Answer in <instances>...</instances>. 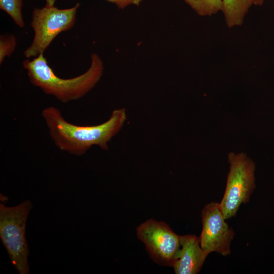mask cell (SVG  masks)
I'll return each mask as SVG.
<instances>
[{"label":"cell","instance_id":"8992f818","mask_svg":"<svg viewBox=\"0 0 274 274\" xmlns=\"http://www.w3.org/2000/svg\"><path fill=\"white\" fill-rule=\"evenodd\" d=\"M136 236L156 263L172 266L180 246V235L175 233L162 221L149 219L140 224Z\"/></svg>","mask_w":274,"mask_h":274},{"label":"cell","instance_id":"5b68a950","mask_svg":"<svg viewBox=\"0 0 274 274\" xmlns=\"http://www.w3.org/2000/svg\"><path fill=\"white\" fill-rule=\"evenodd\" d=\"M80 4L59 9L53 6L35 8L30 24L34 31V38L30 46L24 52L27 58L36 57L43 54L54 39L61 32L72 28Z\"/></svg>","mask_w":274,"mask_h":274},{"label":"cell","instance_id":"4fadbf2b","mask_svg":"<svg viewBox=\"0 0 274 274\" xmlns=\"http://www.w3.org/2000/svg\"><path fill=\"white\" fill-rule=\"evenodd\" d=\"M115 4L119 9H123L126 7L134 5L139 6L143 0H106Z\"/></svg>","mask_w":274,"mask_h":274},{"label":"cell","instance_id":"ba28073f","mask_svg":"<svg viewBox=\"0 0 274 274\" xmlns=\"http://www.w3.org/2000/svg\"><path fill=\"white\" fill-rule=\"evenodd\" d=\"M209 253L200 246L199 237L180 235V246L172 265L176 274H196Z\"/></svg>","mask_w":274,"mask_h":274},{"label":"cell","instance_id":"6da1fadb","mask_svg":"<svg viewBox=\"0 0 274 274\" xmlns=\"http://www.w3.org/2000/svg\"><path fill=\"white\" fill-rule=\"evenodd\" d=\"M42 116L55 145L60 150L76 156L84 155L95 145L108 150V142L121 130L127 118L123 108L113 110L107 121L94 126L71 123L53 106L44 109Z\"/></svg>","mask_w":274,"mask_h":274},{"label":"cell","instance_id":"7a4b0ae2","mask_svg":"<svg viewBox=\"0 0 274 274\" xmlns=\"http://www.w3.org/2000/svg\"><path fill=\"white\" fill-rule=\"evenodd\" d=\"M91 64L84 74L71 79L57 76L49 66L43 54L23 62L30 83L45 93L54 96L61 102L78 100L93 89L104 71L103 62L96 53L91 55Z\"/></svg>","mask_w":274,"mask_h":274},{"label":"cell","instance_id":"52a82bcc","mask_svg":"<svg viewBox=\"0 0 274 274\" xmlns=\"http://www.w3.org/2000/svg\"><path fill=\"white\" fill-rule=\"evenodd\" d=\"M202 230L199 236L200 246L209 254H230V244L235 233L226 222L219 203L211 202L201 212Z\"/></svg>","mask_w":274,"mask_h":274},{"label":"cell","instance_id":"30bf717a","mask_svg":"<svg viewBox=\"0 0 274 274\" xmlns=\"http://www.w3.org/2000/svg\"><path fill=\"white\" fill-rule=\"evenodd\" d=\"M198 15L211 16L222 11V0H183Z\"/></svg>","mask_w":274,"mask_h":274},{"label":"cell","instance_id":"277c9868","mask_svg":"<svg viewBox=\"0 0 274 274\" xmlns=\"http://www.w3.org/2000/svg\"><path fill=\"white\" fill-rule=\"evenodd\" d=\"M229 171L219 207L225 219L235 217L241 205L248 203L255 187V164L244 153L228 155Z\"/></svg>","mask_w":274,"mask_h":274},{"label":"cell","instance_id":"5bb4252c","mask_svg":"<svg viewBox=\"0 0 274 274\" xmlns=\"http://www.w3.org/2000/svg\"><path fill=\"white\" fill-rule=\"evenodd\" d=\"M56 0H45L46 7H51L54 6Z\"/></svg>","mask_w":274,"mask_h":274},{"label":"cell","instance_id":"9c48e42d","mask_svg":"<svg viewBox=\"0 0 274 274\" xmlns=\"http://www.w3.org/2000/svg\"><path fill=\"white\" fill-rule=\"evenodd\" d=\"M225 21L228 28L241 26L252 4V0H222Z\"/></svg>","mask_w":274,"mask_h":274},{"label":"cell","instance_id":"8fae6325","mask_svg":"<svg viewBox=\"0 0 274 274\" xmlns=\"http://www.w3.org/2000/svg\"><path fill=\"white\" fill-rule=\"evenodd\" d=\"M23 0H0V8L6 12L19 27H23L24 22L22 14Z\"/></svg>","mask_w":274,"mask_h":274},{"label":"cell","instance_id":"7c38bea8","mask_svg":"<svg viewBox=\"0 0 274 274\" xmlns=\"http://www.w3.org/2000/svg\"><path fill=\"white\" fill-rule=\"evenodd\" d=\"M16 46L15 37L12 34H4L0 36V63L6 57L10 56Z\"/></svg>","mask_w":274,"mask_h":274},{"label":"cell","instance_id":"9a60e30c","mask_svg":"<svg viewBox=\"0 0 274 274\" xmlns=\"http://www.w3.org/2000/svg\"><path fill=\"white\" fill-rule=\"evenodd\" d=\"M264 0H252V4L255 5L261 6Z\"/></svg>","mask_w":274,"mask_h":274},{"label":"cell","instance_id":"3957f363","mask_svg":"<svg viewBox=\"0 0 274 274\" xmlns=\"http://www.w3.org/2000/svg\"><path fill=\"white\" fill-rule=\"evenodd\" d=\"M32 204L25 200L14 207L0 203V237L14 267L19 274L29 273L26 223Z\"/></svg>","mask_w":274,"mask_h":274}]
</instances>
